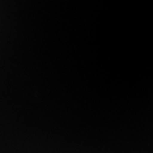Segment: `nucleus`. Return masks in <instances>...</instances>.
Here are the masks:
<instances>
[]
</instances>
